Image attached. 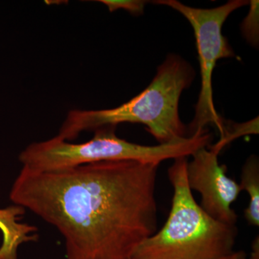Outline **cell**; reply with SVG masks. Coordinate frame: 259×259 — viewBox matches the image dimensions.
Returning <instances> with one entry per match:
<instances>
[{
  "instance_id": "cell-3",
  "label": "cell",
  "mask_w": 259,
  "mask_h": 259,
  "mask_svg": "<svg viewBox=\"0 0 259 259\" xmlns=\"http://www.w3.org/2000/svg\"><path fill=\"white\" fill-rule=\"evenodd\" d=\"M187 157L168 168L174 188L164 226L140 244L132 259H221L234 250L238 229L209 216L194 198L187 178Z\"/></svg>"
},
{
  "instance_id": "cell-8",
  "label": "cell",
  "mask_w": 259,
  "mask_h": 259,
  "mask_svg": "<svg viewBox=\"0 0 259 259\" xmlns=\"http://www.w3.org/2000/svg\"><path fill=\"white\" fill-rule=\"evenodd\" d=\"M241 190L249 196V203L244 211V217L251 226H259V161L257 156H250L243 165L241 173Z\"/></svg>"
},
{
  "instance_id": "cell-5",
  "label": "cell",
  "mask_w": 259,
  "mask_h": 259,
  "mask_svg": "<svg viewBox=\"0 0 259 259\" xmlns=\"http://www.w3.org/2000/svg\"><path fill=\"white\" fill-rule=\"evenodd\" d=\"M153 3L177 10L188 20L194 30L200 66L201 90L193 120L187 127V136L191 137L206 129L207 125H212L223 137L225 123L213 102V71L220 59L236 57L228 39L223 35V25L232 13L249 2L231 0L211 9L192 8L177 0H156Z\"/></svg>"
},
{
  "instance_id": "cell-10",
  "label": "cell",
  "mask_w": 259,
  "mask_h": 259,
  "mask_svg": "<svg viewBox=\"0 0 259 259\" xmlns=\"http://www.w3.org/2000/svg\"><path fill=\"white\" fill-rule=\"evenodd\" d=\"M259 2L251 0L248 15L241 24L242 34L250 45L258 47L259 41Z\"/></svg>"
},
{
  "instance_id": "cell-7",
  "label": "cell",
  "mask_w": 259,
  "mask_h": 259,
  "mask_svg": "<svg viewBox=\"0 0 259 259\" xmlns=\"http://www.w3.org/2000/svg\"><path fill=\"white\" fill-rule=\"evenodd\" d=\"M25 213V209L16 204L0 209V231L3 234L0 259H18L20 245L38 239L36 227L19 222Z\"/></svg>"
},
{
  "instance_id": "cell-12",
  "label": "cell",
  "mask_w": 259,
  "mask_h": 259,
  "mask_svg": "<svg viewBox=\"0 0 259 259\" xmlns=\"http://www.w3.org/2000/svg\"><path fill=\"white\" fill-rule=\"evenodd\" d=\"M221 259H247V254L243 250H238V251H233L231 254Z\"/></svg>"
},
{
  "instance_id": "cell-9",
  "label": "cell",
  "mask_w": 259,
  "mask_h": 259,
  "mask_svg": "<svg viewBox=\"0 0 259 259\" xmlns=\"http://www.w3.org/2000/svg\"><path fill=\"white\" fill-rule=\"evenodd\" d=\"M224 134L217 144L211 146L209 149L218 153L232 141L246 135L258 134V117L243 123L232 122L228 125H224Z\"/></svg>"
},
{
  "instance_id": "cell-11",
  "label": "cell",
  "mask_w": 259,
  "mask_h": 259,
  "mask_svg": "<svg viewBox=\"0 0 259 259\" xmlns=\"http://www.w3.org/2000/svg\"><path fill=\"white\" fill-rule=\"evenodd\" d=\"M100 3L106 5L109 11L124 10L134 15L144 14L147 2L143 0H100Z\"/></svg>"
},
{
  "instance_id": "cell-2",
  "label": "cell",
  "mask_w": 259,
  "mask_h": 259,
  "mask_svg": "<svg viewBox=\"0 0 259 259\" xmlns=\"http://www.w3.org/2000/svg\"><path fill=\"white\" fill-rule=\"evenodd\" d=\"M194 77L195 71L187 61L169 54L142 93L115 108L71 110L57 136L73 141L84 131L129 122L146 125L159 144L185 139L188 137L187 127L181 120L179 103L184 90L190 88Z\"/></svg>"
},
{
  "instance_id": "cell-4",
  "label": "cell",
  "mask_w": 259,
  "mask_h": 259,
  "mask_svg": "<svg viewBox=\"0 0 259 259\" xmlns=\"http://www.w3.org/2000/svg\"><path fill=\"white\" fill-rule=\"evenodd\" d=\"M115 128L116 126H105L97 129L93 139L82 144H73L57 136L32 143L22 151L19 161L23 168L39 172L59 171L102 161H136L160 164L166 160L192 156L210 142L208 135L196 134L169 144L143 146L117 137Z\"/></svg>"
},
{
  "instance_id": "cell-1",
  "label": "cell",
  "mask_w": 259,
  "mask_h": 259,
  "mask_svg": "<svg viewBox=\"0 0 259 259\" xmlns=\"http://www.w3.org/2000/svg\"><path fill=\"white\" fill-rule=\"evenodd\" d=\"M159 163L102 161L59 171L23 168L10 197L55 227L67 259H132L156 233Z\"/></svg>"
},
{
  "instance_id": "cell-6",
  "label": "cell",
  "mask_w": 259,
  "mask_h": 259,
  "mask_svg": "<svg viewBox=\"0 0 259 259\" xmlns=\"http://www.w3.org/2000/svg\"><path fill=\"white\" fill-rule=\"evenodd\" d=\"M187 166L191 190L201 194L200 207L220 222L236 226L238 216L231 208L241 192L239 184L226 175L227 168L218 161V154L207 147L199 148Z\"/></svg>"
},
{
  "instance_id": "cell-13",
  "label": "cell",
  "mask_w": 259,
  "mask_h": 259,
  "mask_svg": "<svg viewBox=\"0 0 259 259\" xmlns=\"http://www.w3.org/2000/svg\"><path fill=\"white\" fill-rule=\"evenodd\" d=\"M250 259H259V241L258 237L252 243V251Z\"/></svg>"
}]
</instances>
